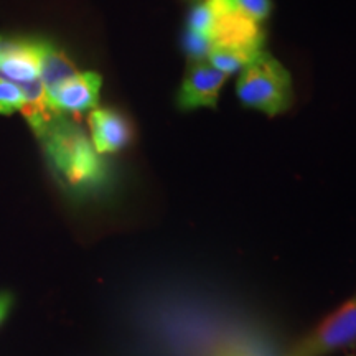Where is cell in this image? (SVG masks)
Here are the masks:
<instances>
[{"label": "cell", "mask_w": 356, "mask_h": 356, "mask_svg": "<svg viewBox=\"0 0 356 356\" xmlns=\"http://www.w3.org/2000/svg\"><path fill=\"white\" fill-rule=\"evenodd\" d=\"M53 170L76 193L99 188L106 178L104 163L92 142L68 115L58 114L51 126L38 137Z\"/></svg>", "instance_id": "1"}, {"label": "cell", "mask_w": 356, "mask_h": 356, "mask_svg": "<svg viewBox=\"0 0 356 356\" xmlns=\"http://www.w3.org/2000/svg\"><path fill=\"white\" fill-rule=\"evenodd\" d=\"M236 95L243 106L267 115L291 109L293 86L291 73L267 51H259L239 73Z\"/></svg>", "instance_id": "2"}, {"label": "cell", "mask_w": 356, "mask_h": 356, "mask_svg": "<svg viewBox=\"0 0 356 356\" xmlns=\"http://www.w3.org/2000/svg\"><path fill=\"white\" fill-rule=\"evenodd\" d=\"M356 345V293L328 315L287 356H327Z\"/></svg>", "instance_id": "3"}, {"label": "cell", "mask_w": 356, "mask_h": 356, "mask_svg": "<svg viewBox=\"0 0 356 356\" xmlns=\"http://www.w3.org/2000/svg\"><path fill=\"white\" fill-rule=\"evenodd\" d=\"M226 78V74L218 71L207 60L190 61L177 92V106L181 111L216 108Z\"/></svg>", "instance_id": "4"}, {"label": "cell", "mask_w": 356, "mask_h": 356, "mask_svg": "<svg viewBox=\"0 0 356 356\" xmlns=\"http://www.w3.org/2000/svg\"><path fill=\"white\" fill-rule=\"evenodd\" d=\"M210 40L213 47L234 48L256 55L264 48L266 35L259 22L244 15L238 8H231L215 15Z\"/></svg>", "instance_id": "5"}, {"label": "cell", "mask_w": 356, "mask_h": 356, "mask_svg": "<svg viewBox=\"0 0 356 356\" xmlns=\"http://www.w3.org/2000/svg\"><path fill=\"white\" fill-rule=\"evenodd\" d=\"M38 40L0 37V78L20 86L38 79Z\"/></svg>", "instance_id": "6"}, {"label": "cell", "mask_w": 356, "mask_h": 356, "mask_svg": "<svg viewBox=\"0 0 356 356\" xmlns=\"http://www.w3.org/2000/svg\"><path fill=\"white\" fill-rule=\"evenodd\" d=\"M102 78L95 71L78 73L48 96L53 111L63 115L91 113L99 104Z\"/></svg>", "instance_id": "7"}, {"label": "cell", "mask_w": 356, "mask_h": 356, "mask_svg": "<svg viewBox=\"0 0 356 356\" xmlns=\"http://www.w3.org/2000/svg\"><path fill=\"white\" fill-rule=\"evenodd\" d=\"M91 142L99 155L115 154L134 140V127L122 113L115 109L96 108L89 113Z\"/></svg>", "instance_id": "8"}, {"label": "cell", "mask_w": 356, "mask_h": 356, "mask_svg": "<svg viewBox=\"0 0 356 356\" xmlns=\"http://www.w3.org/2000/svg\"><path fill=\"white\" fill-rule=\"evenodd\" d=\"M38 66L40 81H42L47 96H51L61 84L68 81L78 73L71 58L48 40H38Z\"/></svg>", "instance_id": "9"}, {"label": "cell", "mask_w": 356, "mask_h": 356, "mask_svg": "<svg viewBox=\"0 0 356 356\" xmlns=\"http://www.w3.org/2000/svg\"><path fill=\"white\" fill-rule=\"evenodd\" d=\"M256 55H251V53H246L241 50H234V48L213 47L207 61L211 66H215L218 71H221L222 74L229 76V74L241 73V71L251 63V60Z\"/></svg>", "instance_id": "10"}, {"label": "cell", "mask_w": 356, "mask_h": 356, "mask_svg": "<svg viewBox=\"0 0 356 356\" xmlns=\"http://www.w3.org/2000/svg\"><path fill=\"white\" fill-rule=\"evenodd\" d=\"M25 101V92L20 84L0 78V114L8 115L15 111H22Z\"/></svg>", "instance_id": "11"}, {"label": "cell", "mask_w": 356, "mask_h": 356, "mask_svg": "<svg viewBox=\"0 0 356 356\" xmlns=\"http://www.w3.org/2000/svg\"><path fill=\"white\" fill-rule=\"evenodd\" d=\"M213 24H215V15H213L211 8L208 7V3L204 0L195 2L193 8L188 13V22H186V29L191 32L204 35V37L210 38Z\"/></svg>", "instance_id": "12"}, {"label": "cell", "mask_w": 356, "mask_h": 356, "mask_svg": "<svg viewBox=\"0 0 356 356\" xmlns=\"http://www.w3.org/2000/svg\"><path fill=\"white\" fill-rule=\"evenodd\" d=\"M184 50L188 56L190 61H203L208 60V55H210L213 43L211 40L204 35L195 33L191 30L186 29L184 33Z\"/></svg>", "instance_id": "13"}, {"label": "cell", "mask_w": 356, "mask_h": 356, "mask_svg": "<svg viewBox=\"0 0 356 356\" xmlns=\"http://www.w3.org/2000/svg\"><path fill=\"white\" fill-rule=\"evenodd\" d=\"M233 3L239 12L251 17L252 20L259 22V24L269 19L270 12H273L270 0H233Z\"/></svg>", "instance_id": "14"}, {"label": "cell", "mask_w": 356, "mask_h": 356, "mask_svg": "<svg viewBox=\"0 0 356 356\" xmlns=\"http://www.w3.org/2000/svg\"><path fill=\"white\" fill-rule=\"evenodd\" d=\"M12 307V296L10 293H0V323L7 317L8 310Z\"/></svg>", "instance_id": "15"}, {"label": "cell", "mask_w": 356, "mask_h": 356, "mask_svg": "<svg viewBox=\"0 0 356 356\" xmlns=\"http://www.w3.org/2000/svg\"><path fill=\"white\" fill-rule=\"evenodd\" d=\"M191 2H200V0H191Z\"/></svg>", "instance_id": "16"}, {"label": "cell", "mask_w": 356, "mask_h": 356, "mask_svg": "<svg viewBox=\"0 0 356 356\" xmlns=\"http://www.w3.org/2000/svg\"><path fill=\"white\" fill-rule=\"evenodd\" d=\"M351 356H353V355H351Z\"/></svg>", "instance_id": "17"}]
</instances>
